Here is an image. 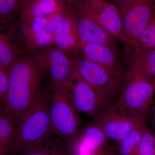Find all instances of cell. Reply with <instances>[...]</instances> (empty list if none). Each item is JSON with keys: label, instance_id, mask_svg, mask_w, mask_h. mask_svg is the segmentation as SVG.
Returning <instances> with one entry per match:
<instances>
[{"label": "cell", "instance_id": "6da1fadb", "mask_svg": "<svg viewBox=\"0 0 155 155\" xmlns=\"http://www.w3.org/2000/svg\"><path fill=\"white\" fill-rule=\"evenodd\" d=\"M9 87L0 110L17 124L20 117L38 99L46 71L31 55H22L8 69Z\"/></svg>", "mask_w": 155, "mask_h": 155}, {"label": "cell", "instance_id": "7a4b0ae2", "mask_svg": "<svg viewBox=\"0 0 155 155\" xmlns=\"http://www.w3.org/2000/svg\"><path fill=\"white\" fill-rule=\"evenodd\" d=\"M124 72L115 101L117 108L123 113L137 118L146 119L154 102L155 84L150 81L138 67L129 61Z\"/></svg>", "mask_w": 155, "mask_h": 155}, {"label": "cell", "instance_id": "3957f363", "mask_svg": "<svg viewBox=\"0 0 155 155\" xmlns=\"http://www.w3.org/2000/svg\"><path fill=\"white\" fill-rule=\"evenodd\" d=\"M49 108L50 95L43 92L17 121L8 153H21L52 133Z\"/></svg>", "mask_w": 155, "mask_h": 155}, {"label": "cell", "instance_id": "277c9868", "mask_svg": "<svg viewBox=\"0 0 155 155\" xmlns=\"http://www.w3.org/2000/svg\"><path fill=\"white\" fill-rule=\"evenodd\" d=\"M52 86L49 108L52 133L68 143H75L80 135V117L70 101L66 84Z\"/></svg>", "mask_w": 155, "mask_h": 155}, {"label": "cell", "instance_id": "5b68a950", "mask_svg": "<svg viewBox=\"0 0 155 155\" xmlns=\"http://www.w3.org/2000/svg\"><path fill=\"white\" fill-rule=\"evenodd\" d=\"M74 67L81 78L107 104L115 101L120 84L99 65L82 57L74 60Z\"/></svg>", "mask_w": 155, "mask_h": 155}, {"label": "cell", "instance_id": "8992f818", "mask_svg": "<svg viewBox=\"0 0 155 155\" xmlns=\"http://www.w3.org/2000/svg\"><path fill=\"white\" fill-rule=\"evenodd\" d=\"M145 121L146 119L133 117L119 110L114 102L94 118L93 124L103 131L108 140L118 143Z\"/></svg>", "mask_w": 155, "mask_h": 155}, {"label": "cell", "instance_id": "52a82bcc", "mask_svg": "<svg viewBox=\"0 0 155 155\" xmlns=\"http://www.w3.org/2000/svg\"><path fill=\"white\" fill-rule=\"evenodd\" d=\"M78 37L81 45H104L117 49L116 38L103 27L81 0H75L73 5Z\"/></svg>", "mask_w": 155, "mask_h": 155}, {"label": "cell", "instance_id": "ba28073f", "mask_svg": "<svg viewBox=\"0 0 155 155\" xmlns=\"http://www.w3.org/2000/svg\"><path fill=\"white\" fill-rule=\"evenodd\" d=\"M66 86L70 101L78 113H84L94 119L110 105L106 104L81 78L74 67Z\"/></svg>", "mask_w": 155, "mask_h": 155}, {"label": "cell", "instance_id": "9c48e42d", "mask_svg": "<svg viewBox=\"0 0 155 155\" xmlns=\"http://www.w3.org/2000/svg\"><path fill=\"white\" fill-rule=\"evenodd\" d=\"M28 53L49 73L53 84H66L73 72L74 61L66 53L54 45Z\"/></svg>", "mask_w": 155, "mask_h": 155}, {"label": "cell", "instance_id": "30bf717a", "mask_svg": "<svg viewBox=\"0 0 155 155\" xmlns=\"http://www.w3.org/2000/svg\"><path fill=\"white\" fill-rule=\"evenodd\" d=\"M153 10L152 0H143L121 12L127 48L138 47L139 39L148 24Z\"/></svg>", "mask_w": 155, "mask_h": 155}, {"label": "cell", "instance_id": "8fae6325", "mask_svg": "<svg viewBox=\"0 0 155 155\" xmlns=\"http://www.w3.org/2000/svg\"><path fill=\"white\" fill-rule=\"evenodd\" d=\"M100 24L111 35L127 43L122 15L114 4L107 0H81Z\"/></svg>", "mask_w": 155, "mask_h": 155}, {"label": "cell", "instance_id": "7c38bea8", "mask_svg": "<svg viewBox=\"0 0 155 155\" xmlns=\"http://www.w3.org/2000/svg\"><path fill=\"white\" fill-rule=\"evenodd\" d=\"M117 49L104 45H81L83 57L106 69L121 83L124 71Z\"/></svg>", "mask_w": 155, "mask_h": 155}, {"label": "cell", "instance_id": "4fadbf2b", "mask_svg": "<svg viewBox=\"0 0 155 155\" xmlns=\"http://www.w3.org/2000/svg\"><path fill=\"white\" fill-rule=\"evenodd\" d=\"M15 27L27 53L54 45V35L34 19H19Z\"/></svg>", "mask_w": 155, "mask_h": 155}, {"label": "cell", "instance_id": "5bb4252c", "mask_svg": "<svg viewBox=\"0 0 155 155\" xmlns=\"http://www.w3.org/2000/svg\"><path fill=\"white\" fill-rule=\"evenodd\" d=\"M109 140L94 124L88 125L81 133L77 141L76 155H105Z\"/></svg>", "mask_w": 155, "mask_h": 155}, {"label": "cell", "instance_id": "9a60e30c", "mask_svg": "<svg viewBox=\"0 0 155 155\" xmlns=\"http://www.w3.org/2000/svg\"><path fill=\"white\" fill-rule=\"evenodd\" d=\"M54 45L69 57L81 52L74 8L60 31L54 35Z\"/></svg>", "mask_w": 155, "mask_h": 155}, {"label": "cell", "instance_id": "2e32d148", "mask_svg": "<svg viewBox=\"0 0 155 155\" xmlns=\"http://www.w3.org/2000/svg\"><path fill=\"white\" fill-rule=\"evenodd\" d=\"M6 29L0 27V67L9 69L22 56L23 45L14 26Z\"/></svg>", "mask_w": 155, "mask_h": 155}, {"label": "cell", "instance_id": "e0dca14e", "mask_svg": "<svg viewBox=\"0 0 155 155\" xmlns=\"http://www.w3.org/2000/svg\"><path fill=\"white\" fill-rule=\"evenodd\" d=\"M69 4L68 0H28L20 11L19 19L51 17Z\"/></svg>", "mask_w": 155, "mask_h": 155}, {"label": "cell", "instance_id": "ac0fdd59", "mask_svg": "<svg viewBox=\"0 0 155 155\" xmlns=\"http://www.w3.org/2000/svg\"><path fill=\"white\" fill-rule=\"evenodd\" d=\"M52 134L25 147L20 155H69L61 142L53 137Z\"/></svg>", "mask_w": 155, "mask_h": 155}, {"label": "cell", "instance_id": "d6986e66", "mask_svg": "<svg viewBox=\"0 0 155 155\" xmlns=\"http://www.w3.org/2000/svg\"><path fill=\"white\" fill-rule=\"evenodd\" d=\"M131 51L129 61L138 67L143 75L155 84V49L128 48Z\"/></svg>", "mask_w": 155, "mask_h": 155}, {"label": "cell", "instance_id": "ffe728a7", "mask_svg": "<svg viewBox=\"0 0 155 155\" xmlns=\"http://www.w3.org/2000/svg\"><path fill=\"white\" fill-rule=\"evenodd\" d=\"M146 121L142 122L118 143L117 154L132 155L141 141L146 128Z\"/></svg>", "mask_w": 155, "mask_h": 155}, {"label": "cell", "instance_id": "44dd1931", "mask_svg": "<svg viewBox=\"0 0 155 155\" xmlns=\"http://www.w3.org/2000/svg\"><path fill=\"white\" fill-rule=\"evenodd\" d=\"M22 5V0H0V27L7 28L14 25Z\"/></svg>", "mask_w": 155, "mask_h": 155}, {"label": "cell", "instance_id": "7402d4cb", "mask_svg": "<svg viewBox=\"0 0 155 155\" xmlns=\"http://www.w3.org/2000/svg\"><path fill=\"white\" fill-rule=\"evenodd\" d=\"M16 123L7 114L0 111V145L8 153L15 133Z\"/></svg>", "mask_w": 155, "mask_h": 155}, {"label": "cell", "instance_id": "603a6c76", "mask_svg": "<svg viewBox=\"0 0 155 155\" xmlns=\"http://www.w3.org/2000/svg\"><path fill=\"white\" fill-rule=\"evenodd\" d=\"M142 50L155 49V7L148 24L139 39L138 47Z\"/></svg>", "mask_w": 155, "mask_h": 155}, {"label": "cell", "instance_id": "cb8c5ba5", "mask_svg": "<svg viewBox=\"0 0 155 155\" xmlns=\"http://www.w3.org/2000/svg\"><path fill=\"white\" fill-rule=\"evenodd\" d=\"M155 135L147 127L137 148L132 155H155Z\"/></svg>", "mask_w": 155, "mask_h": 155}, {"label": "cell", "instance_id": "d4e9b609", "mask_svg": "<svg viewBox=\"0 0 155 155\" xmlns=\"http://www.w3.org/2000/svg\"><path fill=\"white\" fill-rule=\"evenodd\" d=\"M8 69L0 67V104L5 102L9 87Z\"/></svg>", "mask_w": 155, "mask_h": 155}, {"label": "cell", "instance_id": "484cf974", "mask_svg": "<svg viewBox=\"0 0 155 155\" xmlns=\"http://www.w3.org/2000/svg\"><path fill=\"white\" fill-rule=\"evenodd\" d=\"M142 1L143 0H114V3L122 12L130 6Z\"/></svg>", "mask_w": 155, "mask_h": 155}, {"label": "cell", "instance_id": "4316f807", "mask_svg": "<svg viewBox=\"0 0 155 155\" xmlns=\"http://www.w3.org/2000/svg\"><path fill=\"white\" fill-rule=\"evenodd\" d=\"M148 117L149 122L151 127L155 131V102L150 109L147 117Z\"/></svg>", "mask_w": 155, "mask_h": 155}, {"label": "cell", "instance_id": "83f0119b", "mask_svg": "<svg viewBox=\"0 0 155 155\" xmlns=\"http://www.w3.org/2000/svg\"><path fill=\"white\" fill-rule=\"evenodd\" d=\"M7 154H8L6 150L0 145V155H7Z\"/></svg>", "mask_w": 155, "mask_h": 155}, {"label": "cell", "instance_id": "f1b7e54d", "mask_svg": "<svg viewBox=\"0 0 155 155\" xmlns=\"http://www.w3.org/2000/svg\"><path fill=\"white\" fill-rule=\"evenodd\" d=\"M28 1V0H22V8L23 7V6L24 5H25V3H26V2H27Z\"/></svg>", "mask_w": 155, "mask_h": 155}, {"label": "cell", "instance_id": "f546056e", "mask_svg": "<svg viewBox=\"0 0 155 155\" xmlns=\"http://www.w3.org/2000/svg\"><path fill=\"white\" fill-rule=\"evenodd\" d=\"M106 155H118V154H113V153H110V152H109L107 154H106Z\"/></svg>", "mask_w": 155, "mask_h": 155}, {"label": "cell", "instance_id": "4dcf8cb0", "mask_svg": "<svg viewBox=\"0 0 155 155\" xmlns=\"http://www.w3.org/2000/svg\"><path fill=\"white\" fill-rule=\"evenodd\" d=\"M75 0H69V2L72 4H73L75 2Z\"/></svg>", "mask_w": 155, "mask_h": 155}, {"label": "cell", "instance_id": "1f68e13d", "mask_svg": "<svg viewBox=\"0 0 155 155\" xmlns=\"http://www.w3.org/2000/svg\"><path fill=\"white\" fill-rule=\"evenodd\" d=\"M153 2V4L154 6L155 7V0H152Z\"/></svg>", "mask_w": 155, "mask_h": 155}, {"label": "cell", "instance_id": "d6a6232c", "mask_svg": "<svg viewBox=\"0 0 155 155\" xmlns=\"http://www.w3.org/2000/svg\"><path fill=\"white\" fill-rule=\"evenodd\" d=\"M68 1H69V3H70V2H69V0H68Z\"/></svg>", "mask_w": 155, "mask_h": 155}, {"label": "cell", "instance_id": "836d02e7", "mask_svg": "<svg viewBox=\"0 0 155 155\" xmlns=\"http://www.w3.org/2000/svg\"></svg>", "mask_w": 155, "mask_h": 155}, {"label": "cell", "instance_id": "e575fe53", "mask_svg": "<svg viewBox=\"0 0 155 155\" xmlns=\"http://www.w3.org/2000/svg\"></svg>", "mask_w": 155, "mask_h": 155}]
</instances>
